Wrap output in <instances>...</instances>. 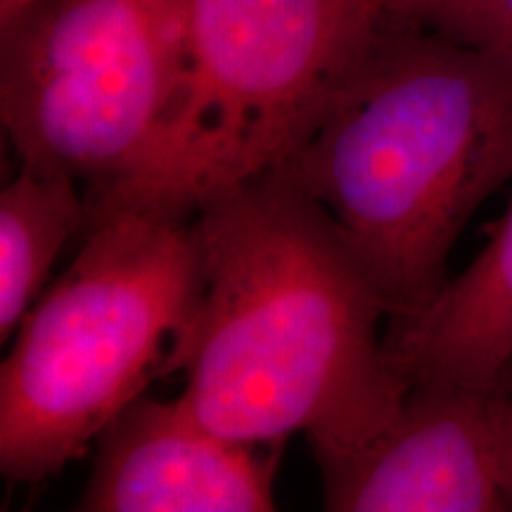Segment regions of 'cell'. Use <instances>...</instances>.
<instances>
[{"label":"cell","mask_w":512,"mask_h":512,"mask_svg":"<svg viewBox=\"0 0 512 512\" xmlns=\"http://www.w3.org/2000/svg\"><path fill=\"white\" fill-rule=\"evenodd\" d=\"M200 311L178 399L245 444L304 434L318 470L387 430L411 382L380 337L389 316L328 216L278 174L195 211Z\"/></svg>","instance_id":"obj_1"},{"label":"cell","mask_w":512,"mask_h":512,"mask_svg":"<svg viewBox=\"0 0 512 512\" xmlns=\"http://www.w3.org/2000/svg\"><path fill=\"white\" fill-rule=\"evenodd\" d=\"M328 216L394 323L434 304L475 211L512 178V57L387 10L273 171Z\"/></svg>","instance_id":"obj_2"},{"label":"cell","mask_w":512,"mask_h":512,"mask_svg":"<svg viewBox=\"0 0 512 512\" xmlns=\"http://www.w3.org/2000/svg\"><path fill=\"white\" fill-rule=\"evenodd\" d=\"M86 230L0 368V472L10 482L55 477L155 377L181 370L200 311L195 214L98 209Z\"/></svg>","instance_id":"obj_3"},{"label":"cell","mask_w":512,"mask_h":512,"mask_svg":"<svg viewBox=\"0 0 512 512\" xmlns=\"http://www.w3.org/2000/svg\"><path fill=\"white\" fill-rule=\"evenodd\" d=\"M387 17L384 0H183L176 98L138 169L88 211L195 214L273 174L320 117Z\"/></svg>","instance_id":"obj_4"},{"label":"cell","mask_w":512,"mask_h":512,"mask_svg":"<svg viewBox=\"0 0 512 512\" xmlns=\"http://www.w3.org/2000/svg\"><path fill=\"white\" fill-rule=\"evenodd\" d=\"M183 0H36L0 24V117L22 164L110 188L176 98Z\"/></svg>","instance_id":"obj_5"},{"label":"cell","mask_w":512,"mask_h":512,"mask_svg":"<svg viewBox=\"0 0 512 512\" xmlns=\"http://www.w3.org/2000/svg\"><path fill=\"white\" fill-rule=\"evenodd\" d=\"M512 384L415 382L387 430L320 470L332 512H508Z\"/></svg>","instance_id":"obj_6"},{"label":"cell","mask_w":512,"mask_h":512,"mask_svg":"<svg viewBox=\"0 0 512 512\" xmlns=\"http://www.w3.org/2000/svg\"><path fill=\"white\" fill-rule=\"evenodd\" d=\"M280 444L214 432L181 399L140 396L95 439L83 512H268Z\"/></svg>","instance_id":"obj_7"},{"label":"cell","mask_w":512,"mask_h":512,"mask_svg":"<svg viewBox=\"0 0 512 512\" xmlns=\"http://www.w3.org/2000/svg\"><path fill=\"white\" fill-rule=\"evenodd\" d=\"M408 382L512 384V202L491 240L418 316L387 337Z\"/></svg>","instance_id":"obj_8"},{"label":"cell","mask_w":512,"mask_h":512,"mask_svg":"<svg viewBox=\"0 0 512 512\" xmlns=\"http://www.w3.org/2000/svg\"><path fill=\"white\" fill-rule=\"evenodd\" d=\"M76 178L22 164L0 195V339L8 342L38 302L55 259L88 226Z\"/></svg>","instance_id":"obj_9"},{"label":"cell","mask_w":512,"mask_h":512,"mask_svg":"<svg viewBox=\"0 0 512 512\" xmlns=\"http://www.w3.org/2000/svg\"><path fill=\"white\" fill-rule=\"evenodd\" d=\"M387 10L512 57V0H384Z\"/></svg>","instance_id":"obj_10"},{"label":"cell","mask_w":512,"mask_h":512,"mask_svg":"<svg viewBox=\"0 0 512 512\" xmlns=\"http://www.w3.org/2000/svg\"><path fill=\"white\" fill-rule=\"evenodd\" d=\"M505 465H508V494L512 503V387L505 403Z\"/></svg>","instance_id":"obj_11"},{"label":"cell","mask_w":512,"mask_h":512,"mask_svg":"<svg viewBox=\"0 0 512 512\" xmlns=\"http://www.w3.org/2000/svg\"><path fill=\"white\" fill-rule=\"evenodd\" d=\"M34 3L36 0H0V24H8L10 19H15L19 12H24Z\"/></svg>","instance_id":"obj_12"}]
</instances>
